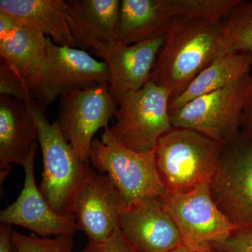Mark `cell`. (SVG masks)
I'll use <instances>...</instances> for the list:
<instances>
[{"label":"cell","mask_w":252,"mask_h":252,"mask_svg":"<svg viewBox=\"0 0 252 252\" xmlns=\"http://www.w3.org/2000/svg\"><path fill=\"white\" fill-rule=\"evenodd\" d=\"M220 23L177 18L165 36L151 79L171 99L182 94L220 54Z\"/></svg>","instance_id":"1"},{"label":"cell","mask_w":252,"mask_h":252,"mask_svg":"<svg viewBox=\"0 0 252 252\" xmlns=\"http://www.w3.org/2000/svg\"><path fill=\"white\" fill-rule=\"evenodd\" d=\"M224 145L206 135L172 127L154 151L158 173L167 193H186L211 183Z\"/></svg>","instance_id":"2"},{"label":"cell","mask_w":252,"mask_h":252,"mask_svg":"<svg viewBox=\"0 0 252 252\" xmlns=\"http://www.w3.org/2000/svg\"><path fill=\"white\" fill-rule=\"evenodd\" d=\"M34 118L43 157L39 189L50 206L62 216L72 215V203L90 164L83 161L64 138L58 123H50L45 105L36 99L26 102Z\"/></svg>","instance_id":"3"},{"label":"cell","mask_w":252,"mask_h":252,"mask_svg":"<svg viewBox=\"0 0 252 252\" xmlns=\"http://www.w3.org/2000/svg\"><path fill=\"white\" fill-rule=\"evenodd\" d=\"M170 93L150 80L139 90L119 96L109 131L123 145L142 154L153 153L159 140L171 130Z\"/></svg>","instance_id":"4"},{"label":"cell","mask_w":252,"mask_h":252,"mask_svg":"<svg viewBox=\"0 0 252 252\" xmlns=\"http://www.w3.org/2000/svg\"><path fill=\"white\" fill-rule=\"evenodd\" d=\"M104 129L102 140L94 139L90 162L94 170L109 177L125 207L165 193L156 165L154 152L139 153L117 142Z\"/></svg>","instance_id":"5"},{"label":"cell","mask_w":252,"mask_h":252,"mask_svg":"<svg viewBox=\"0 0 252 252\" xmlns=\"http://www.w3.org/2000/svg\"><path fill=\"white\" fill-rule=\"evenodd\" d=\"M109 82V68L104 61L84 50L57 45L48 37L46 54L28 85L33 98L46 105L71 91Z\"/></svg>","instance_id":"6"},{"label":"cell","mask_w":252,"mask_h":252,"mask_svg":"<svg viewBox=\"0 0 252 252\" xmlns=\"http://www.w3.org/2000/svg\"><path fill=\"white\" fill-rule=\"evenodd\" d=\"M250 75L171 111L172 126L197 131L223 145L234 140L241 130Z\"/></svg>","instance_id":"7"},{"label":"cell","mask_w":252,"mask_h":252,"mask_svg":"<svg viewBox=\"0 0 252 252\" xmlns=\"http://www.w3.org/2000/svg\"><path fill=\"white\" fill-rule=\"evenodd\" d=\"M59 124L65 140L79 158L90 162L91 147L94 134L99 129L109 127V122L115 115L118 104L109 83H102L75 90L61 96Z\"/></svg>","instance_id":"8"},{"label":"cell","mask_w":252,"mask_h":252,"mask_svg":"<svg viewBox=\"0 0 252 252\" xmlns=\"http://www.w3.org/2000/svg\"><path fill=\"white\" fill-rule=\"evenodd\" d=\"M220 211L235 227L252 225V140L241 133L223 147L209 185Z\"/></svg>","instance_id":"9"},{"label":"cell","mask_w":252,"mask_h":252,"mask_svg":"<svg viewBox=\"0 0 252 252\" xmlns=\"http://www.w3.org/2000/svg\"><path fill=\"white\" fill-rule=\"evenodd\" d=\"M159 199L177 225L183 245L190 248L210 252L235 228L217 206L209 185L186 193L165 192Z\"/></svg>","instance_id":"10"},{"label":"cell","mask_w":252,"mask_h":252,"mask_svg":"<svg viewBox=\"0 0 252 252\" xmlns=\"http://www.w3.org/2000/svg\"><path fill=\"white\" fill-rule=\"evenodd\" d=\"M124 207L109 177L91 166L73 200L72 212L77 230L86 235L89 243H98L119 228Z\"/></svg>","instance_id":"11"},{"label":"cell","mask_w":252,"mask_h":252,"mask_svg":"<svg viewBox=\"0 0 252 252\" xmlns=\"http://www.w3.org/2000/svg\"><path fill=\"white\" fill-rule=\"evenodd\" d=\"M38 142L32 146L23 167L24 185L14 203L0 212L1 223L17 225L42 238L72 237L77 230L74 215L62 216L53 210L34 180V163Z\"/></svg>","instance_id":"12"},{"label":"cell","mask_w":252,"mask_h":252,"mask_svg":"<svg viewBox=\"0 0 252 252\" xmlns=\"http://www.w3.org/2000/svg\"><path fill=\"white\" fill-rule=\"evenodd\" d=\"M119 228L136 252H168L183 245L177 225L159 198L124 207Z\"/></svg>","instance_id":"13"},{"label":"cell","mask_w":252,"mask_h":252,"mask_svg":"<svg viewBox=\"0 0 252 252\" xmlns=\"http://www.w3.org/2000/svg\"><path fill=\"white\" fill-rule=\"evenodd\" d=\"M165 36H157L131 45L118 41L111 49L97 55L109 68V88L116 99L142 89L150 81Z\"/></svg>","instance_id":"14"},{"label":"cell","mask_w":252,"mask_h":252,"mask_svg":"<svg viewBox=\"0 0 252 252\" xmlns=\"http://www.w3.org/2000/svg\"><path fill=\"white\" fill-rule=\"evenodd\" d=\"M74 45L92 54L105 52L118 42L116 36L121 1L67 0Z\"/></svg>","instance_id":"15"},{"label":"cell","mask_w":252,"mask_h":252,"mask_svg":"<svg viewBox=\"0 0 252 252\" xmlns=\"http://www.w3.org/2000/svg\"><path fill=\"white\" fill-rule=\"evenodd\" d=\"M37 130L28 103L9 95H0V168L1 182L11 163L24 165Z\"/></svg>","instance_id":"16"},{"label":"cell","mask_w":252,"mask_h":252,"mask_svg":"<svg viewBox=\"0 0 252 252\" xmlns=\"http://www.w3.org/2000/svg\"><path fill=\"white\" fill-rule=\"evenodd\" d=\"M48 37L5 13L0 12V56L25 81L33 77L46 54Z\"/></svg>","instance_id":"17"},{"label":"cell","mask_w":252,"mask_h":252,"mask_svg":"<svg viewBox=\"0 0 252 252\" xmlns=\"http://www.w3.org/2000/svg\"><path fill=\"white\" fill-rule=\"evenodd\" d=\"M0 12L34 28L57 45L75 48L66 1L0 0Z\"/></svg>","instance_id":"18"},{"label":"cell","mask_w":252,"mask_h":252,"mask_svg":"<svg viewBox=\"0 0 252 252\" xmlns=\"http://www.w3.org/2000/svg\"><path fill=\"white\" fill-rule=\"evenodd\" d=\"M177 18L164 11L159 0H122L116 36L131 45L166 35Z\"/></svg>","instance_id":"19"},{"label":"cell","mask_w":252,"mask_h":252,"mask_svg":"<svg viewBox=\"0 0 252 252\" xmlns=\"http://www.w3.org/2000/svg\"><path fill=\"white\" fill-rule=\"evenodd\" d=\"M252 69L251 54L230 52L218 55L182 94L170 99V112L180 108L192 99L250 75Z\"/></svg>","instance_id":"20"},{"label":"cell","mask_w":252,"mask_h":252,"mask_svg":"<svg viewBox=\"0 0 252 252\" xmlns=\"http://www.w3.org/2000/svg\"><path fill=\"white\" fill-rule=\"evenodd\" d=\"M220 54L244 53L252 55V1L242 0L221 21Z\"/></svg>","instance_id":"21"},{"label":"cell","mask_w":252,"mask_h":252,"mask_svg":"<svg viewBox=\"0 0 252 252\" xmlns=\"http://www.w3.org/2000/svg\"><path fill=\"white\" fill-rule=\"evenodd\" d=\"M242 0H159L172 17L220 23Z\"/></svg>","instance_id":"22"},{"label":"cell","mask_w":252,"mask_h":252,"mask_svg":"<svg viewBox=\"0 0 252 252\" xmlns=\"http://www.w3.org/2000/svg\"><path fill=\"white\" fill-rule=\"evenodd\" d=\"M13 240L19 252H73L74 241L72 237L56 236L42 238L35 234L23 235L13 232Z\"/></svg>","instance_id":"23"},{"label":"cell","mask_w":252,"mask_h":252,"mask_svg":"<svg viewBox=\"0 0 252 252\" xmlns=\"http://www.w3.org/2000/svg\"><path fill=\"white\" fill-rule=\"evenodd\" d=\"M0 94L29 102L34 99L27 81L4 63H0Z\"/></svg>","instance_id":"24"},{"label":"cell","mask_w":252,"mask_h":252,"mask_svg":"<svg viewBox=\"0 0 252 252\" xmlns=\"http://www.w3.org/2000/svg\"><path fill=\"white\" fill-rule=\"evenodd\" d=\"M220 252H252V225L235 227L223 241L212 247Z\"/></svg>","instance_id":"25"},{"label":"cell","mask_w":252,"mask_h":252,"mask_svg":"<svg viewBox=\"0 0 252 252\" xmlns=\"http://www.w3.org/2000/svg\"><path fill=\"white\" fill-rule=\"evenodd\" d=\"M81 252H136L126 240L120 228L109 238L98 243H89Z\"/></svg>","instance_id":"26"},{"label":"cell","mask_w":252,"mask_h":252,"mask_svg":"<svg viewBox=\"0 0 252 252\" xmlns=\"http://www.w3.org/2000/svg\"><path fill=\"white\" fill-rule=\"evenodd\" d=\"M240 133L252 140V69L244 97L243 121Z\"/></svg>","instance_id":"27"},{"label":"cell","mask_w":252,"mask_h":252,"mask_svg":"<svg viewBox=\"0 0 252 252\" xmlns=\"http://www.w3.org/2000/svg\"><path fill=\"white\" fill-rule=\"evenodd\" d=\"M12 225L1 223L0 225V252H19L13 240Z\"/></svg>","instance_id":"28"},{"label":"cell","mask_w":252,"mask_h":252,"mask_svg":"<svg viewBox=\"0 0 252 252\" xmlns=\"http://www.w3.org/2000/svg\"><path fill=\"white\" fill-rule=\"evenodd\" d=\"M168 252H205L201 251V250H196V249H194L192 248H190V247L187 246L185 245H182L180 246L177 247L173 250H171V251Z\"/></svg>","instance_id":"29"},{"label":"cell","mask_w":252,"mask_h":252,"mask_svg":"<svg viewBox=\"0 0 252 252\" xmlns=\"http://www.w3.org/2000/svg\"><path fill=\"white\" fill-rule=\"evenodd\" d=\"M209 252H220L217 251V250H211Z\"/></svg>","instance_id":"30"}]
</instances>
